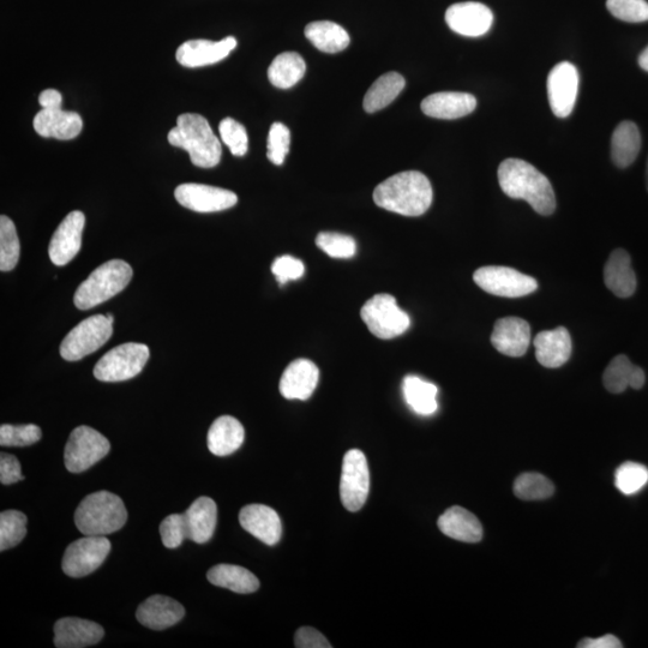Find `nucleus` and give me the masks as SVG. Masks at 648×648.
Returning <instances> with one entry per match:
<instances>
[{
  "label": "nucleus",
  "instance_id": "f257e3e1",
  "mask_svg": "<svg viewBox=\"0 0 648 648\" xmlns=\"http://www.w3.org/2000/svg\"><path fill=\"white\" fill-rule=\"evenodd\" d=\"M497 176L508 197L530 203L540 215L548 216L555 212L556 197L550 180L533 165L510 158L498 167Z\"/></svg>",
  "mask_w": 648,
  "mask_h": 648
},
{
  "label": "nucleus",
  "instance_id": "f03ea898",
  "mask_svg": "<svg viewBox=\"0 0 648 648\" xmlns=\"http://www.w3.org/2000/svg\"><path fill=\"white\" fill-rule=\"evenodd\" d=\"M430 180L418 171H406L384 180L374 191L378 207L404 216H420L432 203Z\"/></svg>",
  "mask_w": 648,
  "mask_h": 648
},
{
  "label": "nucleus",
  "instance_id": "7ed1b4c3",
  "mask_svg": "<svg viewBox=\"0 0 648 648\" xmlns=\"http://www.w3.org/2000/svg\"><path fill=\"white\" fill-rule=\"evenodd\" d=\"M171 146L182 148L190 155L192 164L201 168L219 165L222 148L208 120L197 113L180 114L177 126L168 132Z\"/></svg>",
  "mask_w": 648,
  "mask_h": 648
},
{
  "label": "nucleus",
  "instance_id": "20e7f679",
  "mask_svg": "<svg viewBox=\"0 0 648 648\" xmlns=\"http://www.w3.org/2000/svg\"><path fill=\"white\" fill-rule=\"evenodd\" d=\"M128 520L125 504L108 491L83 498L75 513V524L83 536H108L123 528Z\"/></svg>",
  "mask_w": 648,
  "mask_h": 648
},
{
  "label": "nucleus",
  "instance_id": "39448f33",
  "mask_svg": "<svg viewBox=\"0 0 648 648\" xmlns=\"http://www.w3.org/2000/svg\"><path fill=\"white\" fill-rule=\"evenodd\" d=\"M132 268L123 260H111L101 264L78 286L74 297L77 309L89 310L107 302L130 284Z\"/></svg>",
  "mask_w": 648,
  "mask_h": 648
},
{
  "label": "nucleus",
  "instance_id": "423d86ee",
  "mask_svg": "<svg viewBox=\"0 0 648 648\" xmlns=\"http://www.w3.org/2000/svg\"><path fill=\"white\" fill-rule=\"evenodd\" d=\"M150 352L148 346L138 342L114 347L102 357L94 368L96 380L101 382H124L141 374Z\"/></svg>",
  "mask_w": 648,
  "mask_h": 648
},
{
  "label": "nucleus",
  "instance_id": "0eeeda50",
  "mask_svg": "<svg viewBox=\"0 0 648 648\" xmlns=\"http://www.w3.org/2000/svg\"><path fill=\"white\" fill-rule=\"evenodd\" d=\"M360 316L371 334L378 339L398 338L411 326V318L402 311L390 294H376L360 310Z\"/></svg>",
  "mask_w": 648,
  "mask_h": 648
},
{
  "label": "nucleus",
  "instance_id": "6e6552de",
  "mask_svg": "<svg viewBox=\"0 0 648 648\" xmlns=\"http://www.w3.org/2000/svg\"><path fill=\"white\" fill-rule=\"evenodd\" d=\"M112 322L106 315H94L77 324L60 345V356L68 362H77L99 350L111 339Z\"/></svg>",
  "mask_w": 648,
  "mask_h": 648
},
{
  "label": "nucleus",
  "instance_id": "1a4fd4ad",
  "mask_svg": "<svg viewBox=\"0 0 648 648\" xmlns=\"http://www.w3.org/2000/svg\"><path fill=\"white\" fill-rule=\"evenodd\" d=\"M111 444L104 435L89 426H78L71 432L65 446L64 461L66 470L82 473L110 453Z\"/></svg>",
  "mask_w": 648,
  "mask_h": 648
},
{
  "label": "nucleus",
  "instance_id": "9d476101",
  "mask_svg": "<svg viewBox=\"0 0 648 648\" xmlns=\"http://www.w3.org/2000/svg\"><path fill=\"white\" fill-rule=\"evenodd\" d=\"M370 471L362 450L351 449L345 454L340 480V497L350 512H358L368 500Z\"/></svg>",
  "mask_w": 648,
  "mask_h": 648
},
{
  "label": "nucleus",
  "instance_id": "9b49d317",
  "mask_svg": "<svg viewBox=\"0 0 648 648\" xmlns=\"http://www.w3.org/2000/svg\"><path fill=\"white\" fill-rule=\"evenodd\" d=\"M473 280L485 292L504 298L524 297L538 288V282L532 276L502 266L479 268Z\"/></svg>",
  "mask_w": 648,
  "mask_h": 648
},
{
  "label": "nucleus",
  "instance_id": "f8f14e48",
  "mask_svg": "<svg viewBox=\"0 0 648 648\" xmlns=\"http://www.w3.org/2000/svg\"><path fill=\"white\" fill-rule=\"evenodd\" d=\"M106 536H84L70 544L63 556V572L71 578H84L95 572L110 554Z\"/></svg>",
  "mask_w": 648,
  "mask_h": 648
},
{
  "label": "nucleus",
  "instance_id": "ddd939ff",
  "mask_svg": "<svg viewBox=\"0 0 648 648\" xmlns=\"http://www.w3.org/2000/svg\"><path fill=\"white\" fill-rule=\"evenodd\" d=\"M174 196L183 207L197 213L222 212L238 203V196L230 190L196 183L177 186Z\"/></svg>",
  "mask_w": 648,
  "mask_h": 648
},
{
  "label": "nucleus",
  "instance_id": "4468645a",
  "mask_svg": "<svg viewBox=\"0 0 648 648\" xmlns=\"http://www.w3.org/2000/svg\"><path fill=\"white\" fill-rule=\"evenodd\" d=\"M579 74L569 62L557 64L548 77V96L552 112L558 118H567L573 112L578 98Z\"/></svg>",
  "mask_w": 648,
  "mask_h": 648
},
{
  "label": "nucleus",
  "instance_id": "2eb2a0df",
  "mask_svg": "<svg viewBox=\"0 0 648 648\" xmlns=\"http://www.w3.org/2000/svg\"><path fill=\"white\" fill-rule=\"evenodd\" d=\"M84 225H86V216L80 210L71 212L60 222L48 246V254L56 266H66L80 252Z\"/></svg>",
  "mask_w": 648,
  "mask_h": 648
},
{
  "label": "nucleus",
  "instance_id": "dca6fc26",
  "mask_svg": "<svg viewBox=\"0 0 648 648\" xmlns=\"http://www.w3.org/2000/svg\"><path fill=\"white\" fill-rule=\"evenodd\" d=\"M446 22L456 34L478 38L489 32L494 23V14L482 3H456L448 8Z\"/></svg>",
  "mask_w": 648,
  "mask_h": 648
},
{
  "label": "nucleus",
  "instance_id": "f3484780",
  "mask_svg": "<svg viewBox=\"0 0 648 648\" xmlns=\"http://www.w3.org/2000/svg\"><path fill=\"white\" fill-rule=\"evenodd\" d=\"M237 47L233 36L221 41L190 40L185 41L177 50L176 58L185 68H202L221 62Z\"/></svg>",
  "mask_w": 648,
  "mask_h": 648
},
{
  "label": "nucleus",
  "instance_id": "a211bd4d",
  "mask_svg": "<svg viewBox=\"0 0 648 648\" xmlns=\"http://www.w3.org/2000/svg\"><path fill=\"white\" fill-rule=\"evenodd\" d=\"M33 126L41 137L69 141L81 134L83 120L80 114L63 111L62 107L41 108L33 120Z\"/></svg>",
  "mask_w": 648,
  "mask_h": 648
},
{
  "label": "nucleus",
  "instance_id": "6ab92c4d",
  "mask_svg": "<svg viewBox=\"0 0 648 648\" xmlns=\"http://www.w3.org/2000/svg\"><path fill=\"white\" fill-rule=\"evenodd\" d=\"M531 342V328L519 317H504L495 323L491 344L504 356L522 357Z\"/></svg>",
  "mask_w": 648,
  "mask_h": 648
},
{
  "label": "nucleus",
  "instance_id": "aec40b11",
  "mask_svg": "<svg viewBox=\"0 0 648 648\" xmlns=\"http://www.w3.org/2000/svg\"><path fill=\"white\" fill-rule=\"evenodd\" d=\"M239 522L246 532L266 545L274 546L281 539L280 516L274 509L263 504H250L244 507L240 510Z\"/></svg>",
  "mask_w": 648,
  "mask_h": 648
},
{
  "label": "nucleus",
  "instance_id": "412c9836",
  "mask_svg": "<svg viewBox=\"0 0 648 648\" xmlns=\"http://www.w3.org/2000/svg\"><path fill=\"white\" fill-rule=\"evenodd\" d=\"M320 371L308 359L294 360L280 380V393L287 400H308L317 387Z\"/></svg>",
  "mask_w": 648,
  "mask_h": 648
},
{
  "label": "nucleus",
  "instance_id": "4be33fe9",
  "mask_svg": "<svg viewBox=\"0 0 648 648\" xmlns=\"http://www.w3.org/2000/svg\"><path fill=\"white\" fill-rule=\"evenodd\" d=\"M104 628L100 624L65 617L54 624V645L58 648H83L98 644L104 638Z\"/></svg>",
  "mask_w": 648,
  "mask_h": 648
},
{
  "label": "nucleus",
  "instance_id": "5701e85b",
  "mask_svg": "<svg viewBox=\"0 0 648 648\" xmlns=\"http://www.w3.org/2000/svg\"><path fill=\"white\" fill-rule=\"evenodd\" d=\"M185 609L183 605L170 597H150L138 606L137 621L144 627L154 630H164L173 627L174 624L183 620Z\"/></svg>",
  "mask_w": 648,
  "mask_h": 648
},
{
  "label": "nucleus",
  "instance_id": "b1692460",
  "mask_svg": "<svg viewBox=\"0 0 648 648\" xmlns=\"http://www.w3.org/2000/svg\"><path fill=\"white\" fill-rule=\"evenodd\" d=\"M534 347L538 362L549 369L566 364L573 350L572 338L564 327L540 332L534 338Z\"/></svg>",
  "mask_w": 648,
  "mask_h": 648
},
{
  "label": "nucleus",
  "instance_id": "393cba45",
  "mask_svg": "<svg viewBox=\"0 0 648 648\" xmlns=\"http://www.w3.org/2000/svg\"><path fill=\"white\" fill-rule=\"evenodd\" d=\"M186 539L204 544L212 539L218 522V507L209 497H200L183 514Z\"/></svg>",
  "mask_w": 648,
  "mask_h": 648
},
{
  "label": "nucleus",
  "instance_id": "a878e982",
  "mask_svg": "<svg viewBox=\"0 0 648 648\" xmlns=\"http://www.w3.org/2000/svg\"><path fill=\"white\" fill-rule=\"evenodd\" d=\"M420 107L431 118L458 119L476 110L477 99L468 93L441 92L429 95Z\"/></svg>",
  "mask_w": 648,
  "mask_h": 648
},
{
  "label": "nucleus",
  "instance_id": "bb28decb",
  "mask_svg": "<svg viewBox=\"0 0 648 648\" xmlns=\"http://www.w3.org/2000/svg\"><path fill=\"white\" fill-rule=\"evenodd\" d=\"M438 528L447 537L464 543H478L483 538V527L477 516L467 509L452 507L438 519Z\"/></svg>",
  "mask_w": 648,
  "mask_h": 648
},
{
  "label": "nucleus",
  "instance_id": "cd10ccee",
  "mask_svg": "<svg viewBox=\"0 0 648 648\" xmlns=\"http://www.w3.org/2000/svg\"><path fill=\"white\" fill-rule=\"evenodd\" d=\"M604 282L618 298L633 296L636 291V276L626 250L617 249L612 252L605 264Z\"/></svg>",
  "mask_w": 648,
  "mask_h": 648
},
{
  "label": "nucleus",
  "instance_id": "c85d7f7f",
  "mask_svg": "<svg viewBox=\"0 0 648 648\" xmlns=\"http://www.w3.org/2000/svg\"><path fill=\"white\" fill-rule=\"evenodd\" d=\"M245 430L239 420L222 416L215 420L208 432V448L216 456H227L242 447Z\"/></svg>",
  "mask_w": 648,
  "mask_h": 648
},
{
  "label": "nucleus",
  "instance_id": "c756f323",
  "mask_svg": "<svg viewBox=\"0 0 648 648\" xmlns=\"http://www.w3.org/2000/svg\"><path fill=\"white\" fill-rule=\"evenodd\" d=\"M641 135L635 123L624 120L617 126L611 140V158L615 165L626 168L638 158Z\"/></svg>",
  "mask_w": 648,
  "mask_h": 648
},
{
  "label": "nucleus",
  "instance_id": "7c9ffc66",
  "mask_svg": "<svg viewBox=\"0 0 648 648\" xmlns=\"http://www.w3.org/2000/svg\"><path fill=\"white\" fill-rule=\"evenodd\" d=\"M207 578L213 585L239 594L254 593L260 588V581L250 570L232 564H218L209 570Z\"/></svg>",
  "mask_w": 648,
  "mask_h": 648
},
{
  "label": "nucleus",
  "instance_id": "2f4dec72",
  "mask_svg": "<svg viewBox=\"0 0 648 648\" xmlns=\"http://www.w3.org/2000/svg\"><path fill=\"white\" fill-rule=\"evenodd\" d=\"M305 36L317 50L326 53L344 51L350 45V35L334 22L318 21L308 24Z\"/></svg>",
  "mask_w": 648,
  "mask_h": 648
},
{
  "label": "nucleus",
  "instance_id": "473e14b6",
  "mask_svg": "<svg viewBox=\"0 0 648 648\" xmlns=\"http://www.w3.org/2000/svg\"><path fill=\"white\" fill-rule=\"evenodd\" d=\"M406 86L405 78L398 72H387L377 78L369 88L364 98V110L368 113H375L383 110L398 98Z\"/></svg>",
  "mask_w": 648,
  "mask_h": 648
},
{
  "label": "nucleus",
  "instance_id": "72a5a7b5",
  "mask_svg": "<svg viewBox=\"0 0 648 648\" xmlns=\"http://www.w3.org/2000/svg\"><path fill=\"white\" fill-rule=\"evenodd\" d=\"M407 405L420 416H431L438 410V388L417 376H407L402 383Z\"/></svg>",
  "mask_w": 648,
  "mask_h": 648
},
{
  "label": "nucleus",
  "instance_id": "f704fd0d",
  "mask_svg": "<svg viewBox=\"0 0 648 648\" xmlns=\"http://www.w3.org/2000/svg\"><path fill=\"white\" fill-rule=\"evenodd\" d=\"M305 60L296 52L280 53L268 69V78L274 87L290 89L305 75Z\"/></svg>",
  "mask_w": 648,
  "mask_h": 648
},
{
  "label": "nucleus",
  "instance_id": "c9c22d12",
  "mask_svg": "<svg viewBox=\"0 0 648 648\" xmlns=\"http://www.w3.org/2000/svg\"><path fill=\"white\" fill-rule=\"evenodd\" d=\"M21 245L16 226L8 216H0V270L10 272L20 260Z\"/></svg>",
  "mask_w": 648,
  "mask_h": 648
},
{
  "label": "nucleus",
  "instance_id": "e433bc0d",
  "mask_svg": "<svg viewBox=\"0 0 648 648\" xmlns=\"http://www.w3.org/2000/svg\"><path fill=\"white\" fill-rule=\"evenodd\" d=\"M636 365L630 362L627 356L620 354L611 360L608 368L605 369L603 382L606 389L612 394L626 392L632 386Z\"/></svg>",
  "mask_w": 648,
  "mask_h": 648
},
{
  "label": "nucleus",
  "instance_id": "4c0bfd02",
  "mask_svg": "<svg viewBox=\"0 0 648 648\" xmlns=\"http://www.w3.org/2000/svg\"><path fill=\"white\" fill-rule=\"evenodd\" d=\"M555 486L539 473L521 474L514 483V494L525 501L546 500L554 495Z\"/></svg>",
  "mask_w": 648,
  "mask_h": 648
},
{
  "label": "nucleus",
  "instance_id": "58836bf2",
  "mask_svg": "<svg viewBox=\"0 0 648 648\" xmlns=\"http://www.w3.org/2000/svg\"><path fill=\"white\" fill-rule=\"evenodd\" d=\"M27 534V516L18 510L0 514V550L15 548Z\"/></svg>",
  "mask_w": 648,
  "mask_h": 648
},
{
  "label": "nucleus",
  "instance_id": "ea45409f",
  "mask_svg": "<svg viewBox=\"0 0 648 648\" xmlns=\"http://www.w3.org/2000/svg\"><path fill=\"white\" fill-rule=\"evenodd\" d=\"M648 483V470L638 462H624L615 473L616 488L630 496L644 489Z\"/></svg>",
  "mask_w": 648,
  "mask_h": 648
},
{
  "label": "nucleus",
  "instance_id": "a19ab883",
  "mask_svg": "<svg viewBox=\"0 0 648 648\" xmlns=\"http://www.w3.org/2000/svg\"><path fill=\"white\" fill-rule=\"evenodd\" d=\"M42 431L38 425L0 426V444L3 447H27L41 440Z\"/></svg>",
  "mask_w": 648,
  "mask_h": 648
},
{
  "label": "nucleus",
  "instance_id": "79ce46f5",
  "mask_svg": "<svg viewBox=\"0 0 648 648\" xmlns=\"http://www.w3.org/2000/svg\"><path fill=\"white\" fill-rule=\"evenodd\" d=\"M316 245L333 258H351L357 251V244L352 237L335 232L318 234Z\"/></svg>",
  "mask_w": 648,
  "mask_h": 648
},
{
  "label": "nucleus",
  "instance_id": "37998d69",
  "mask_svg": "<svg viewBox=\"0 0 648 648\" xmlns=\"http://www.w3.org/2000/svg\"><path fill=\"white\" fill-rule=\"evenodd\" d=\"M219 132L222 142L230 148V152L234 156H244L248 153L249 138L248 132L244 126L232 118H225L221 120L219 125Z\"/></svg>",
  "mask_w": 648,
  "mask_h": 648
},
{
  "label": "nucleus",
  "instance_id": "c03bdc74",
  "mask_svg": "<svg viewBox=\"0 0 648 648\" xmlns=\"http://www.w3.org/2000/svg\"><path fill=\"white\" fill-rule=\"evenodd\" d=\"M291 132L285 124L274 123L270 126L267 156L276 166L284 164L288 152H290Z\"/></svg>",
  "mask_w": 648,
  "mask_h": 648
},
{
  "label": "nucleus",
  "instance_id": "a18cd8bd",
  "mask_svg": "<svg viewBox=\"0 0 648 648\" xmlns=\"http://www.w3.org/2000/svg\"><path fill=\"white\" fill-rule=\"evenodd\" d=\"M606 8L618 20L629 23L648 21V3L646 0H608Z\"/></svg>",
  "mask_w": 648,
  "mask_h": 648
},
{
  "label": "nucleus",
  "instance_id": "49530a36",
  "mask_svg": "<svg viewBox=\"0 0 648 648\" xmlns=\"http://www.w3.org/2000/svg\"><path fill=\"white\" fill-rule=\"evenodd\" d=\"M162 543L167 549H177L186 539L183 514L168 515L160 525Z\"/></svg>",
  "mask_w": 648,
  "mask_h": 648
},
{
  "label": "nucleus",
  "instance_id": "de8ad7c7",
  "mask_svg": "<svg viewBox=\"0 0 648 648\" xmlns=\"http://www.w3.org/2000/svg\"><path fill=\"white\" fill-rule=\"evenodd\" d=\"M272 272L279 284L285 285L288 281L302 278L305 273V266L298 258L280 256L274 261Z\"/></svg>",
  "mask_w": 648,
  "mask_h": 648
},
{
  "label": "nucleus",
  "instance_id": "09e8293b",
  "mask_svg": "<svg viewBox=\"0 0 648 648\" xmlns=\"http://www.w3.org/2000/svg\"><path fill=\"white\" fill-rule=\"evenodd\" d=\"M23 479L20 461L16 456L8 453L0 454V482L4 485H10Z\"/></svg>",
  "mask_w": 648,
  "mask_h": 648
},
{
  "label": "nucleus",
  "instance_id": "8fccbe9b",
  "mask_svg": "<svg viewBox=\"0 0 648 648\" xmlns=\"http://www.w3.org/2000/svg\"><path fill=\"white\" fill-rule=\"evenodd\" d=\"M294 646L297 648H330L332 645L326 639V636L318 632V630L311 627H303L298 629L296 638H294Z\"/></svg>",
  "mask_w": 648,
  "mask_h": 648
},
{
  "label": "nucleus",
  "instance_id": "3c124183",
  "mask_svg": "<svg viewBox=\"0 0 648 648\" xmlns=\"http://www.w3.org/2000/svg\"><path fill=\"white\" fill-rule=\"evenodd\" d=\"M622 646V642L611 634L598 639H584L578 645L579 648H621Z\"/></svg>",
  "mask_w": 648,
  "mask_h": 648
},
{
  "label": "nucleus",
  "instance_id": "603ef678",
  "mask_svg": "<svg viewBox=\"0 0 648 648\" xmlns=\"http://www.w3.org/2000/svg\"><path fill=\"white\" fill-rule=\"evenodd\" d=\"M39 104L42 108L62 107L63 96L56 89H46L39 96Z\"/></svg>",
  "mask_w": 648,
  "mask_h": 648
},
{
  "label": "nucleus",
  "instance_id": "864d4df0",
  "mask_svg": "<svg viewBox=\"0 0 648 648\" xmlns=\"http://www.w3.org/2000/svg\"><path fill=\"white\" fill-rule=\"evenodd\" d=\"M639 65L641 66V69H644L648 72V46L640 54Z\"/></svg>",
  "mask_w": 648,
  "mask_h": 648
},
{
  "label": "nucleus",
  "instance_id": "5fc2aeb1",
  "mask_svg": "<svg viewBox=\"0 0 648 648\" xmlns=\"http://www.w3.org/2000/svg\"><path fill=\"white\" fill-rule=\"evenodd\" d=\"M106 316L108 320H110L113 323V316L111 314H107Z\"/></svg>",
  "mask_w": 648,
  "mask_h": 648
},
{
  "label": "nucleus",
  "instance_id": "6e6d98bb",
  "mask_svg": "<svg viewBox=\"0 0 648 648\" xmlns=\"http://www.w3.org/2000/svg\"><path fill=\"white\" fill-rule=\"evenodd\" d=\"M646 177H647V189H648V161H647V172H646Z\"/></svg>",
  "mask_w": 648,
  "mask_h": 648
}]
</instances>
